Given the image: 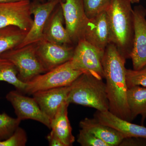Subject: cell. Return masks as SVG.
<instances>
[{
  "instance_id": "1f68e13d",
  "label": "cell",
  "mask_w": 146,
  "mask_h": 146,
  "mask_svg": "<svg viewBox=\"0 0 146 146\" xmlns=\"http://www.w3.org/2000/svg\"><path fill=\"white\" fill-rule=\"evenodd\" d=\"M38 1L41 2H44V0H38Z\"/></svg>"
},
{
  "instance_id": "ba28073f",
  "label": "cell",
  "mask_w": 146,
  "mask_h": 146,
  "mask_svg": "<svg viewBox=\"0 0 146 146\" xmlns=\"http://www.w3.org/2000/svg\"><path fill=\"white\" fill-rule=\"evenodd\" d=\"M30 0L0 3V29L14 26L28 32L33 22Z\"/></svg>"
},
{
  "instance_id": "83f0119b",
  "label": "cell",
  "mask_w": 146,
  "mask_h": 146,
  "mask_svg": "<svg viewBox=\"0 0 146 146\" xmlns=\"http://www.w3.org/2000/svg\"><path fill=\"white\" fill-rule=\"evenodd\" d=\"M48 141L49 145L50 146H65L60 141V138L52 130L46 137Z\"/></svg>"
},
{
  "instance_id": "9c48e42d",
  "label": "cell",
  "mask_w": 146,
  "mask_h": 146,
  "mask_svg": "<svg viewBox=\"0 0 146 146\" xmlns=\"http://www.w3.org/2000/svg\"><path fill=\"white\" fill-rule=\"evenodd\" d=\"M36 56L46 71L71 60L74 48L43 39L35 44Z\"/></svg>"
},
{
  "instance_id": "f1b7e54d",
  "label": "cell",
  "mask_w": 146,
  "mask_h": 146,
  "mask_svg": "<svg viewBox=\"0 0 146 146\" xmlns=\"http://www.w3.org/2000/svg\"><path fill=\"white\" fill-rule=\"evenodd\" d=\"M22 0H0V3H8L15 2L19 1Z\"/></svg>"
},
{
  "instance_id": "3957f363",
  "label": "cell",
  "mask_w": 146,
  "mask_h": 146,
  "mask_svg": "<svg viewBox=\"0 0 146 146\" xmlns=\"http://www.w3.org/2000/svg\"><path fill=\"white\" fill-rule=\"evenodd\" d=\"M102 80L82 74L71 84L67 102L92 108L100 112L108 111L109 101L106 85Z\"/></svg>"
},
{
  "instance_id": "4316f807",
  "label": "cell",
  "mask_w": 146,
  "mask_h": 146,
  "mask_svg": "<svg viewBox=\"0 0 146 146\" xmlns=\"http://www.w3.org/2000/svg\"><path fill=\"white\" fill-rule=\"evenodd\" d=\"M119 146H146V138L139 137L124 138Z\"/></svg>"
},
{
  "instance_id": "cb8c5ba5",
  "label": "cell",
  "mask_w": 146,
  "mask_h": 146,
  "mask_svg": "<svg viewBox=\"0 0 146 146\" xmlns=\"http://www.w3.org/2000/svg\"><path fill=\"white\" fill-rule=\"evenodd\" d=\"M126 79L128 88L135 86L146 87V65L140 70L126 69Z\"/></svg>"
},
{
  "instance_id": "d6986e66",
  "label": "cell",
  "mask_w": 146,
  "mask_h": 146,
  "mask_svg": "<svg viewBox=\"0 0 146 146\" xmlns=\"http://www.w3.org/2000/svg\"><path fill=\"white\" fill-rule=\"evenodd\" d=\"M127 102L132 121L141 115V123L146 119V87L140 86L128 88Z\"/></svg>"
},
{
  "instance_id": "7c38bea8",
  "label": "cell",
  "mask_w": 146,
  "mask_h": 146,
  "mask_svg": "<svg viewBox=\"0 0 146 146\" xmlns=\"http://www.w3.org/2000/svg\"><path fill=\"white\" fill-rule=\"evenodd\" d=\"M59 4L56 1L42 3L38 0L31 2V12L33 16L32 25L23 42L17 47L36 44L44 39V29L47 21Z\"/></svg>"
},
{
  "instance_id": "2e32d148",
  "label": "cell",
  "mask_w": 146,
  "mask_h": 146,
  "mask_svg": "<svg viewBox=\"0 0 146 146\" xmlns=\"http://www.w3.org/2000/svg\"><path fill=\"white\" fill-rule=\"evenodd\" d=\"M63 11L60 3L56 6L48 19L44 31V39L59 45L73 44L66 29Z\"/></svg>"
},
{
  "instance_id": "30bf717a",
  "label": "cell",
  "mask_w": 146,
  "mask_h": 146,
  "mask_svg": "<svg viewBox=\"0 0 146 146\" xmlns=\"http://www.w3.org/2000/svg\"><path fill=\"white\" fill-rule=\"evenodd\" d=\"M20 91H12L6 96L19 120L31 119L39 122L50 129L51 119L42 111L34 98L25 96Z\"/></svg>"
},
{
  "instance_id": "277c9868",
  "label": "cell",
  "mask_w": 146,
  "mask_h": 146,
  "mask_svg": "<svg viewBox=\"0 0 146 146\" xmlns=\"http://www.w3.org/2000/svg\"><path fill=\"white\" fill-rule=\"evenodd\" d=\"M82 74L74 69L69 60L27 82L23 93L33 95L37 91L70 86Z\"/></svg>"
},
{
  "instance_id": "8992f818",
  "label": "cell",
  "mask_w": 146,
  "mask_h": 146,
  "mask_svg": "<svg viewBox=\"0 0 146 146\" xmlns=\"http://www.w3.org/2000/svg\"><path fill=\"white\" fill-rule=\"evenodd\" d=\"M104 51L85 39H81L75 47L73 57L70 60L72 67L83 74H89L103 79L104 73L102 61Z\"/></svg>"
},
{
  "instance_id": "d4e9b609",
  "label": "cell",
  "mask_w": 146,
  "mask_h": 146,
  "mask_svg": "<svg viewBox=\"0 0 146 146\" xmlns=\"http://www.w3.org/2000/svg\"><path fill=\"white\" fill-rule=\"evenodd\" d=\"M27 141L26 132L24 129L19 127L9 138L0 141V146H25Z\"/></svg>"
},
{
  "instance_id": "4dcf8cb0",
  "label": "cell",
  "mask_w": 146,
  "mask_h": 146,
  "mask_svg": "<svg viewBox=\"0 0 146 146\" xmlns=\"http://www.w3.org/2000/svg\"><path fill=\"white\" fill-rule=\"evenodd\" d=\"M131 3H139L141 0H129Z\"/></svg>"
},
{
  "instance_id": "5bb4252c",
  "label": "cell",
  "mask_w": 146,
  "mask_h": 146,
  "mask_svg": "<svg viewBox=\"0 0 146 146\" xmlns=\"http://www.w3.org/2000/svg\"><path fill=\"white\" fill-rule=\"evenodd\" d=\"M83 39L98 48L105 50L110 43V31L106 11L89 19Z\"/></svg>"
},
{
  "instance_id": "4fadbf2b",
  "label": "cell",
  "mask_w": 146,
  "mask_h": 146,
  "mask_svg": "<svg viewBox=\"0 0 146 146\" xmlns=\"http://www.w3.org/2000/svg\"><path fill=\"white\" fill-rule=\"evenodd\" d=\"M70 86L37 91L33 94L39 107L51 120L54 117L60 106L67 102L70 91Z\"/></svg>"
},
{
  "instance_id": "f546056e",
  "label": "cell",
  "mask_w": 146,
  "mask_h": 146,
  "mask_svg": "<svg viewBox=\"0 0 146 146\" xmlns=\"http://www.w3.org/2000/svg\"><path fill=\"white\" fill-rule=\"evenodd\" d=\"M66 0H48V1L49 2H52V1H56L60 3H63L65 2Z\"/></svg>"
},
{
  "instance_id": "6da1fadb",
  "label": "cell",
  "mask_w": 146,
  "mask_h": 146,
  "mask_svg": "<svg viewBox=\"0 0 146 146\" xmlns=\"http://www.w3.org/2000/svg\"><path fill=\"white\" fill-rule=\"evenodd\" d=\"M125 62L116 46L112 43L108 44L105 50L102 64L106 80L109 111L118 117L131 122L127 97Z\"/></svg>"
},
{
  "instance_id": "484cf974",
  "label": "cell",
  "mask_w": 146,
  "mask_h": 146,
  "mask_svg": "<svg viewBox=\"0 0 146 146\" xmlns=\"http://www.w3.org/2000/svg\"><path fill=\"white\" fill-rule=\"evenodd\" d=\"M77 141L82 146H110L94 134L82 129L79 131Z\"/></svg>"
},
{
  "instance_id": "44dd1931",
  "label": "cell",
  "mask_w": 146,
  "mask_h": 146,
  "mask_svg": "<svg viewBox=\"0 0 146 146\" xmlns=\"http://www.w3.org/2000/svg\"><path fill=\"white\" fill-rule=\"evenodd\" d=\"M0 81H4L13 85L17 90L23 93L26 86L18 77L16 66L10 60L0 56Z\"/></svg>"
},
{
  "instance_id": "603a6c76",
  "label": "cell",
  "mask_w": 146,
  "mask_h": 146,
  "mask_svg": "<svg viewBox=\"0 0 146 146\" xmlns=\"http://www.w3.org/2000/svg\"><path fill=\"white\" fill-rule=\"evenodd\" d=\"M110 0H83L84 8L89 19L106 11Z\"/></svg>"
},
{
  "instance_id": "7a4b0ae2",
  "label": "cell",
  "mask_w": 146,
  "mask_h": 146,
  "mask_svg": "<svg viewBox=\"0 0 146 146\" xmlns=\"http://www.w3.org/2000/svg\"><path fill=\"white\" fill-rule=\"evenodd\" d=\"M129 0H110L106 10L110 43L126 60L130 58L134 37L133 11Z\"/></svg>"
},
{
  "instance_id": "ffe728a7",
  "label": "cell",
  "mask_w": 146,
  "mask_h": 146,
  "mask_svg": "<svg viewBox=\"0 0 146 146\" xmlns=\"http://www.w3.org/2000/svg\"><path fill=\"white\" fill-rule=\"evenodd\" d=\"M28 32L14 26L0 29V55L18 47Z\"/></svg>"
},
{
  "instance_id": "e0dca14e",
  "label": "cell",
  "mask_w": 146,
  "mask_h": 146,
  "mask_svg": "<svg viewBox=\"0 0 146 146\" xmlns=\"http://www.w3.org/2000/svg\"><path fill=\"white\" fill-rule=\"evenodd\" d=\"M81 129L96 136L110 146H119L124 137L115 129L105 125L94 117L85 118L79 124Z\"/></svg>"
},
{
  "instance_id": "5b68a950",
  "label": "cell",
  "mask_w": 146,
  "mask_h": 146,
  "mask_svg": "<svg viewBox=\"0 0 146 146\" xmlns=\"http://www.w3.org/2000/svg\"><path fill=\"white\" fill-rule=\"evenodd\" d=\"M0 56L10 60L15 65L18 70V78L24 82L46 72L36 56L35 44L14 48Z\"/></svg>"
},
{
  "instance_id": "9a60e30c",
  "label": "cell",
  "mask_w": 146,
  "mask_h": 146,
  "mask_svg": "<svg viewBox=\"0 0 146 146\" xmlns=\"http://www.w3.org/2000/svg\"><path fill=\"white\" fill-rule=\"evenodd\" d=\"M95 118L100 122L115 129L121 133L124 138L139 137L146 138V127L133 123L118 117L108 111L95 113Z\"/></svg>"
},
{
  "instance_id": "8fae6325",
  "label": "cell",
  "mask_w": 146,
  "mask_h": 146,
  "mask_svg": "<svg viewBox=\"0 0 146 146\" xmlns=\"http://www.w3.org/2000/svg\"><path fill=\"white\" fill-rule=\"evenodd\" d=\"M133 11L134 37L130 58L133 70H138L146 65V9L138 6Z\"/></svg>"
},
{
  "instance_id": "7402d4cb",
  "label": "cell",
  "mask_w": 146,
  "mask_h": 146,
  "mask_svg": "<svg viewBox=\"0 0 146 146\" xmlns=\"http://www.w3.org/2000/svg\"><path fill=\"white\" fill-rule=\"evenodd\" d=\"M21 121L11 117L5 112L0 113V141L9 138L19 127Z\"/></svg>"
},
{
  "instance_id": "ac0fdd59",
  "label": "cell",
  "mask_w": 146,
  "mask_h": 146,
  "mask_svg": "<svg viewBox=\"0 0 146 146\" xmlns=\"http://www.w3.org/2000/svg\"><path fill=\"white\" fill-rule=\"evenodd\" d=\"M69 104L66 102L62 105L51 120L50 129L56 133L65 146L72 145L75 141L68 117Z\"/></svg>"
},
{
  "instance_id": "52a82bcc",
  "label": "cell",
  "mask_w": 146,
  "mask_h": 146,
  "mask_svg": "<svg viewBox=\"0 0 146 146\" xmlns=\"http://www.w3.org/2000/svg\"><path fill=\"white\" fill-rule=\"evenodd\" d=\"M65 29L72 43L83 39L89 19L84 8L83 0H66L60 3Z\"/></svg>"
}]
</instances>
